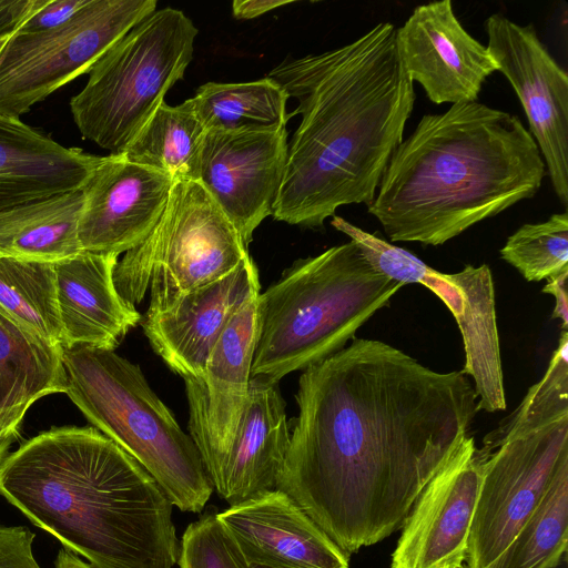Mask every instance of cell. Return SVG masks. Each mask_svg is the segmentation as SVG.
Here are the masks:
<instances>
[{
	"instance_id": "cell-1",
	"label": "cell",
	"mask_w": 568,
	"mask_h": 568,
	"mask_svg": "<svg viewBox=\"0 0 568 568\" xmlns=\"http://www.w3.org/2000/svg\"><path fill=\"white\" fill-rule=\"evenodd\" d=\"M295 398L276 489L348 555L402 528L477 413L462 371L359 337L304 369Z\"/></svg>"
},
{
	"instance_id": "cell-2",
	"label": "cell",
	"mask_w": 568,
	"mask_h": 568,
	"mask_svg": "<svg viewBox=\"0 0 568 568\" xmlns=\"http://www.w3.org/2000/svg\"><path fill=\"white\" fill-rule=\"evenodd\" d=\"M267 77L297 101L288 118L301 115L272 216L318 229L341 206L368 205L415 103L395 26L379 22L339 48L284 60Z\"/></svg>"
},
{
	"instance_id": "cell-3",
	"label": "cell",
	"mask_w": 568,
	"mask_h": 568,
	"mask_svg": "<svg viewBox=\"0 0 568 568\" xmlns=\"http://www.w3.org/2000/svg\"><path fill=\"white\" fill-rule=\"evenodd\" d=\"M0 495L93 568H173V505L95 427H53L0 463Z\"/></svg>"
},
{
	"instance_id": "cell-4",
	"label": "cell",
	"mask_w": 568,
	"mask_h": 568,
	"mask_svg": "<svg viewBox=\"0 0 568 568\" xmlns=\"http://www.w3.org/2000/svg\"><path fill=\"white\" fill-rule=\"evenodd\" d=\"M546 173L517 115L456 103L423 115L396 146L367 211L392 242L438 246L534 197Z\"/></svg>"
},
{
	"instance_id": "cell-5",
	"label": "cell",
	"mask_w": 568,
	"mask_h": 568,
	"mask_svg": "<svg viewBox=\"0 0 568 568\" xmlns=\"http://www.w3.org/2000/svg\"><path fill=\"white\" fill-rule=\"evenodd\" d=\"M404 286L351 240L295 261L257 296L252 377L278 383L337 353Z\"/></svg>"
},
{
	"instance_id": "cell-6",
	"label": "cell",
	"mask_w": 568,
	"mask_h": 568,
	"mask_svg": "<svg viewBox=\"0 0 568 568\" xmlns=\"http://www.w3.org/2000/svg\"><path fill=\"white\" fill-rule=\"evenodd\" d=\"M483 477L469 529L467 568H490L568 463V334L545 375L480 448Z\"/></svg>"
},
{
	"instance_id": "cell-7",
	"label": "cell",
	"mask_w": 568,
	"mask_h": 568,
	"mask_svg": "<svg viewBox=\"0 0 568 568\" xmlns=\"http://www.w3.org/2000/svg\"><path fill=\"white\" fill-rule=\"evenodd\" d=\"M62 351L69 398L152 476L174 507L201 514L214 489L200 453L141 368L113 349Z\"/></svg>"
},
{
	"instance_id": "cell-8",
	"label": "cell",
	"mask_w": 568,
	"mask_h": 568,
	"mask_svg": "<svg viewBox=\"0 0 568 568\" xmlns=\"http://www.w3.org/2000/svg\"><path fill=\"white\" fill-rule=\"evenodd\" d=\"M197 32L183 11L168 7L109 48L70 101L82 138L110 154L122 153L166 92L183 79Z\"/></svg>"
},
{
	"instance_id": "cell-9",
	"label": "cell",
	"mask_w": 568,
	"mask_h": 568,
	"mask_svg": "<svg viewBox=\"0 0 568 568\" xmlns=\"http://www.w3.org/2000/svg\"><path fill=\"white\" fill-rule=\"evenodd\" d=\"M248 256L237 230L203 185L178 181L154 230L118 261L113 282L134 307L150 288L146 312L154 313L222 278Z\"/></svg>"
},
{
	"instance_id": "cell-10",
	"label": "cell",
	"mask_w": 568,
	"mask_h": 568,
	"mask_svg": "<svg viewBox=\"0 0 568 568\" xmlns=\"http://www.w3.org/2000/svg\"><path fill=\"white\" fill-rule=\"evenodd\" d=\"M156 0H89L64 24L13 33L0 52V114L18 118L90 68Z\"/></svg>"
},
{
	"instance_id": "cell-11",
	"label": "cell",
	"mask_w": 568,
	"mask_h": 568,
	"mask_svg": "<svg viewBox=\"0 0 568 568\" xmlns=\"http://www.w3.org/2000/svg\"><path fill=\"white\" fill-rule=\"evenodd\" d=\"M331 224L347 235L366 260L389 278L418 283L437 295L453 314L464 344L462 373L470 376L477 395V412L507 407L504 388L495 287L490 267L465 265L456 273L432 268L403 247L334 215Z\"/></svg>"
},
{
	"instance_id": "cell-12",
	"label": "cell",
	"mask_w": 568,
	"mask_h": 568,
	"mask_svg": "<svg viewBox=\"0 0 568 568\" xmlns=\"http://www.w3.org/2000/svg\"><path fill=\"white\" fill-rule=\"evenodd\" d=\"M486 45L516 92L529 133L544 159L552 189L568 205V74L539 39L535 27L494 13L485 21Z\"/></svg>"
},
{
	"instance_id": "cell-13",
	"label": "cell",
	"mask_w": 568,
	"mask_h": 568,
	"mask_svg": "<svg viewBox=\"0 0 568 568\" xmlns=\"http://www.w3.org/2000/svg\"><path fill=\"white\" fill-rule=\"evenodd\" d=\"M484 455L467 436L426 484L403 526L390 568H457L466 559Z\"/></svg>"
},
{
	"instance_id": "cell-14",
	"label": "cell",
	"mask_w": 568,
	"mask_h": 568,
	"mask_svg": "<svg viewBox=\"0 0 568 568\" xmlns=\"http://www.w3.org/2000/svg\"><path fill=\"white\" fill-rule=\"evenodd\" d=\"M286 129L273 132H205L197 181L247 246L272 215L287 158Z\"/></svg>"
},
{
	"instance_id": "cell-15",
	"label": "cell",
	"mask_w": 568,
	"mask_h": 568,
	"mask_svg": "<svg viewBox=\"0 0 568 568\" xmlns=\"http://www.w3.org/2000/svg\"><path fill=\"white\" fill-rule=\"evenodd\" d=\"M396 45L410 80L436 104L477 101L497 71L487 47L465 30L449 0L417 6L396 29Z\"/></svg>"
},
{
	"instance_id": "cell-16",
	"label": "cell",
	"mask_w": 568,
	"mask_h": 568,
	"mask_svg": "<svg viewBox=\"0 0 568 568\" xmlns=\"http://www.w3.org/2000/svg\"><path fill=\"white\" fill-rule=\"evenodd\" d=\"M173 183L122 154L102 156L82 189L81 250L120 255L140 245L162 217Z\"/></svg>"
},
{
	"instance_id": "cell-17",
	"label": "cell",
	"mask_w": 568,
	"mask_h": 568,
	"mask_svg": "<svg viewBox=\"0 0 568 568\" xmlns=\"http://www.w3.org/2000/svg\"><path fill=\"white\" fill-rule=\"evenodd\" d=\"M257 296L234 315L210 354L203 374L184 379L189 435L205 471L229 448L247 399L257 329Z\"/></svg>"
},
{
	"instance_id": "cell-18",
	"label": "cell",
	"mask_w": 568,
	"mask_h": 568,
	"mask_svg": "<svg viewBox=\"0 0 568 568\" xmlns=\"http://www.w3.org/2000/svg\"><path fill=\"white\" fill-rule=\"evenodd\" d=\"M251 256L222 278L195 288L171 307L145 313L142 327L154 352L183 379L199 378L234 315L260 294Z\"/></svg>"
},
{
	"instance_id": "cell-19",
	"label": "cell",
	"mask_w": 568,
	"mask_h": 568,
	"mask_svg": "<svg viewBox=\"0 0 568 568\" xmlns=\"http://www.w3.org/2000/svg\"><path fill=\"white\" fill-rule=\"evenodd\" d=\"M217 518L250 562L267 568L349 567V555L277 489L229 506Z\"/></svg>"
},
{
	"instance_id": "cell-20",
	"label": "cell",
	"mask_w": 568,
	"mask_h": 568,
	"mask_svg": "<svg viewBox=\"0 0 568 568\" xmlns=\"http://www.w3.org/2000/svg\"><path fill=\"white\" fill-rule=\"evenodd\" d=\"M290 439L278 383L252 377L233 439L206 470L219 497L232 506L276 489Z\"/></svg>"
},
{
	"instance_id": "cell-21",
	"label": "cell",
	"mask_w": 568,
	"mask_h": 568,
	"mask_svg": "<svg viewBox=\"0 0 568 568\" xmlns=\"http://www.w3.org/2000/svg\"><path fill=\"white\" fill-rule=\"evenodd\" d=\"M116 254L80 252L54 263L63 347L115 349L141 315L119 295Z\"/></svg>"
},
{
	"instance_id": "cell-22",
	"label": "cell",
	"mask_w": 568,
	"mask_h": 568,
	"mask_svg": "<svg viewBox=\"0 0 568 568\" xmlns=\"http://www.w3.org/2000/svg\"><path fill=\"white\" fill-rule=\"evenodd\" d=\"M101 160L0 114V212L82 190Z\"/></svg>"
},
{
	"instance_id": "cell-23",
	"label": "cell",
	"mask_w": 568,
	"mask_h": 568,
	"mask_svg": "<svg viewBox=\"0 0 568 568\" xmlns=\"http://www.w3.org/2000/svg\"><path fill=\"white\" fill-rule=\"evenodd\" d=\"M67 388L62 347L0 306V417L20 426L36 400Z\"/></svg>"
},
{
	"instance_id": "cell-24",
	"label": "cell",
	"mask_w": 568,
	"mask_h": 568,
	"mask_svg": "<svg viewBox=\"0 0 568 568\" xmlns=\"http://www.w3.org/2000/svg\"><path fill=\"white\" fill-rule=\"evenodd\" d=\"M75 190L0 212V255L55 263L82 252Z\"/></svg>"
},
{
	"instance_id": "cell-25",
	"label": "cell",
	"mask_w": 568,
	"mask_h": 568,
	"mask_svg": "<svg viewBox=\"0 0 568 568\" xmlns=\"http://www.w3.org/2000/svg\"><path fill=\"white\" fill-rule=\"evenodd\" d=\"M205 131L273 132L285 129L288 97L270 77L241 83L207 82L189 99Z\"/></svg>"
},
{
	"instance_id": "cell-26",
	"label": "cell",
	"mask_w": 568,
	"mask_h": 568,
	"mask_svg": "<svg viewBox=\"0 0 568 568\" xmlns=\"http://www.w3.org/2000/svg\"><path fill=\"white\" fill-rule=\"evenodd\" d=\"M205 132L189 99L174 106L164 100L120 154L173 182L197 181Z\"/></svg>"
},
{
	"instance_id": "cell-27",
	"label": "cell",
	"mask_w": 568,
	"mask_h": 568,
	"mask_svg": "<svg viewBox=\"0 0 568 568\" xmlns=\"http://www.w3.org/2000/svg\"><path fill=\"white\" fill-rule=\"evenodd\" d=\"M568 542V463L490 568H556Z\"/></svg>"
},
{
	"instance_id": "cell-28",
	"label": "cell",
	"mask_w": 568,
	"mask_h": 568,
	"mask_svg": "<svg viewBox=\"0 0 568 568\" xmlns=\"http://www.w3.org/2000/svg\"><path fill=\"white\" fill-rule=\"evenodd\" d=\"M0 306L63 347L54 263L0 255Z\"/></svg>"
},
{
	"instance_id": "cell-29",
	"label": "cell",
	"mask_w": 568,
	"mask_h": 568,
	"mask_svg": "<svg viewBox=\"0 0 568 568\" xmlns=\"http://www.w3.org/2000/svg\"><path fill=\"white\" fill-rule=\"evenodd\" d=\"M528 282H540L568 272V213H555L546 221L526 223L513 233L499 251Z\"/></svg>"
},
{
	"instance_id": "cell-30",
	"label": "cell",
	"mask_w": 568,
	"mask_h": 568,
	"mask_svg": "<svg viewBox=\"0 0 568 568\" xmlns=\"http://www.w3.org/2000/svg\"><path fill=\"white\" fill-rule=\"evenodd\" d=\"M217 513L210 507L187 525L180 541L179 568H267L246 560Z\"/></svg>"
},
{
	"instance_id": "cell-31",
	"label": "cell",
	"mask_w": 568,
	"mask_h": 568,
	"mask_svg": "<svg viewBox=\"0 0 568 568\" xmlns=\"http://www.w3.org/2000/svg\"><path fill=\"white\" fill-rule=\"evenodd\" d=\"M34 538L26 526L0 525V568H41L32 551Z\"/></svg>"
},
{
	"instance_id": "cell-32",
	"label": "cell",
	"mask_w": 568,
	"mask_h": 568,
	"mask_svg": "<svg viewBox=\"0 0 568 568\" xmlns=\"http://www.w3.org/2000/svg\"><path fill=\"white\" fill-rule=\"evenodd\" d=\"M88 2L89 0H49L18 31L21 33H39L55 29L68 22Z\"/></svg>"
},
{
	"instance_id": "cell-33",
	"label": "cell",
	"mask_w": 568,
	"mask_h": 568,
	"mask_svg": "<svg viewBox=\"0 0 568 568\" xmlns=\"http://www.w3.org/2000/svg\"><path fill=\"white\" fill-rule=\"evenodd\" d=\"M49 0H0V38L16 33Z\"/></svg>"
},
{
	"instance_id": "cell-34",
	"label": "cell",
	"mask_w": 568,
	"mask_h": 568,
	"mask_svg": "<svg viewBox=\"0 0 568 568\" xmlns=\"http://www.w3.org/2000/svg\"><path fill=\"white\" fill-rule=\"evenodd\" d=\"M567 278L568 272L548 278L542 292L555 296L556 306L552 312V318L561 321V328L567 331L568 326V298H567Z\"/></svg>"
},
{
	"instance_id": "cell-35",
	"label": "cell",
	"mask_w": 568,
	"mask_h": 568,
	"mask_svg": "<svg viewBox=\"0 0 568 568\" xmlns=\"http://www.w3.org/2000/svg\"><path fill=\"white\" fill-rule=\"evenodd\" d=\"M291 0H235L232 12L236 19L250 20L292 3Z\"/></svg>"
},
{
	"instance_id": "cell-36",
	"label": "cell",
	"mask_w": 568,
	"mask_h": 568,
	"mask_svg": "<svg viewBox=\"0 0 568 568\" xmlns=\"http://www.w3.org/2000/svg\"><path fill=\"white\" fill-rule=\"evenodd\" d=\"M20 436V426L6 422L0 417V463L7 457L11 445Z\"/></svg>"
},
{
	"instance_id": "cell-37",
	"label": "cell",
	"mask_w": 568,
	"mask_h": 568,
	"mask_svg": "<svg viewBox=\"0 0 568 568\" xmlns=\"http://www.w3.org/2000/svg\"><path fill=\"white\" fill-rule=\"evenodd\" d=\"M54 568H93L88 562L80 559L73 552L61 549L55 558Z\"/></svg>"
},
{
	"instance_id": "cell-38",
	"label": "cell",
	"mask_w": 568,
	"mask_h": 568,
	"mask_svg": "<svg viewBox=\"0 0 568 568\" xmlns=\"http://www.w3.org/2000/svg\"><path fill=\"white\" fill-rule=\"evenodd\" d=\"M10 37H11V36L0 38V52H1V50L3 49V47L6 45V43L8 42V40L10 39Z\"/></svg>"
},
{
	"instance_id": "cell-39",
	"label": "cell",
	"mask_w": 568,
	"mask_h": 568,
	"mask_svg": "<svg viewBox=\"0 0 568 568\" xmlns=\"http://www.w3.org/2000/svg\"><path fill=\"white\" fill-rule=\"evenodd\" d=\"M457 568H467V566L463 564L462 566H459Z\"/></svg>"
}]
</instances>
